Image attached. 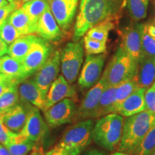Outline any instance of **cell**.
<instances>
[{
	"label": "cell",
	"instance_id": "obj_1",
	"mask_svg": "<svg viewBox=\"0 0 155 155\" xmlns=\"http://www.w3.org/2000/svg\"><path fill=\"white\" fill-rule=\"evenodd\" d=\"M125 0H81L73 32L75 42L95 25L111 19L119 12Z\"/></svg>",
	"mask_w": 155,
	"mask_h": 155
},
{
	"label": "cell",
	"instance_id": "obj_2",
	"mask_svg": "<svg viewBox=\"0 0 155 155\" xmlns=\"http://www.w3.org/2000/svg\"><path fill=\"white\" fill-rule=\"evenodd\" d=\"M154 124L155 114L147 110L126 117L117 150L131 155Z\"/></svg>",
	"mask_w": 155,
	"mask_h": 155
},
{
	"label": "cell",
	"instance_id": "obj_3",
	"mask_svg": "<svg viewBox=\"0 0 155 155\" xmlns=\"http://www.w3.org/2000/svg\"><path fill=\"white\" fill-rule=\"evenodd\" d=\"M124 121V116L116 113L101 117L94 124L92 140L102 148L113 152L121 141Z\"/></svg>",
	"mask_w": 155,
	"mask_h": 155
},
{
	"label": "cell",
	"instance_id": "obj_4",
	"mask_svg": "<svg viewBox=\"0 0 155 155\" xmlns=\"http://www.w3.org/2000/svg\"><path fill=\"white\" fill-rule=\"evenodd\" d=\"M138 68L139 64L120 45L108 63L101 77L107 86H116L134 78Z\"/></svg>",
	"mask_w": 155,
	"mask_h": 155
},
{
	"label": "cell",
	"instance_id": "obj_5",
	"mask_svg": "<svg viewBox=\"0 0 155 155\" xmlns=\"http://www.w3.org/2000/svg\"><path fill=\"white\" fill-rule=\"evenodd\" d=\"M94 127L92 119L81 120L65 131L58 145L71 155H79L91 142Z\"/></svg>",
	"mask_w": 155,
	"mask_h": 155
},
{
	"label": "cell",
	"instance_id": "obj_6",
	"mask_svg": "<svg viewBox=\"0 0 155 155\" xmlns=\"http://www.w3.org/2000/svg\"><path fill=\"white\" fill-rule=\"evenodd\" d=\"M83 42H68L61 53L62 75L68 82L73 83L78 76L83 63Z\"/></svg>",
	"mask_w": 155,
	"mask_h": 155
},
{
	"label": "cell",
	"instance_id": "obj_7",
	"mask_svg": "<svg viewBox=\"0 0 155 155\" xmlns=\"http://www.w3.org/2000/svg\"><path fill=\"white\" fill-rule=\"evenodd\" d=\"M51 50V46L48 41L38 38L22 62L27 78L35 73L45 63L52 53Z\"/></svg>",
	"mask_w": 155,
	"mask_h": 155
},
{
	"label": "cell",
	"instance_id": "obj_8",
	"mask_svg": "<svg viewBox=\"0 0 155 155\" xmlns=\"http://www.w3.org/2000/svg\"><path fill=\"white\" fill-rule=\"evenodd\" d=\"M106 59V55L104 53L87 55L78 80L81 88H92L100 80Z\"/></svg>",
	"mask_w": 155,
	"mask_h": 155
},
{
	"label": "cell",
	"instance_id": "obj_9",
	"mask_svg": "<svg viewBox=\"0 0 155 155\" xmlns=\"http://www.w3.org/2000/svg\"><path fill=\"white\" fill-rule=\"evenodd\" d=\"M75 104L71 98H65L44 111L48 125L55 128L70 123L75 119Z\"/></svg>",
	"mask_w": 155,
	"mask_h": 155
},
{
	"label": "cell",
	"instance_id": "obj_10",
	"mask_svg": "<svg viewBox=\"0 0 155 155\" xmlns=\"http://www.w3.org/2000/svg\"><path fill=\"white\" fill-rule=\"evenodd\" d=\"M61 69V52L55 50L50 54L41 68L35 73L33 78L39 88L47 96L49 88L53 81L58 78Z\"/></svg>",
	"mask_w": 155,
	"mask_h": 155
},
{
	"label": "cell",
	"instance_id": "obj_11",
	"mask_svg": "<svg viewBox=\"0 0 155 155\" xmlns=\"http://www.w3.org/2000/svg\"><path fill=\"white\" fill-rule=\"evenodd\" d=\"M50 9L62 30L72 25L76 14L78 0H48Z\"/></svg>",
	"mask_w": 155,
	"mask_h": 155
},
{
	"label": "cell",
	"instance_id": "obj_12",
	"mask_svg": "<svg viewBox=\"0 0 155 155\" xmlns=\"http://www.w3.org/2000/svg\"><path fill=\"white\" fill-rule=\"evenodd\" d=\"M106 81L101 77L90 90L87 92L81 102L79 108L76 110L75 120H85L94 119L97 105L103 91L106 88Z\"/></svg>",
	"mask_w": 155,
	"mask_h": 155
},
{
	"label": "cell",
	"instance_id": "obj_13",
	"mask_svg": "<svg viewBox=\"0 0 155 155\" xmlns=\"http://www.w3.org/2000/svg\"><path fill=\"white\" fill-rule=\"evenodd\" d=\"M144 24L132 25L122 32L121 45L127 53L139 64L141 57V33Z\"/></svg>",
	"mask_w": 155,
	"mask_h": 155
},
{
	"label": "cell",
	"instance_id": "obj_14",
	"mask_svg": "<svg viewBox=\"0 0 155 155\" xmlns=\"http://www.w3.org/2000/svg\"><path fill=\"white\" fill-rule=\"evenodd\" d=\"M23 102V104H18L10 111L2 115L4 124L12 134H19L26 124L31 105L28 102Z\"/></svg>",
	"mask_w": 155,
	"mask_h": 155
},
{
	"label": "cell",
	"instance_id": "obj_15",
	"mask_svg": "<svg viewBox=\"0 0 155 155\" xmlns=\"http://www.w3.org/2000/svg\"><path fill=\"white\" fill-rule=\"evenodd\" d=\"M48 129V124L44 121L39 108L34 106H30L26 124L20 133L21 134L25 136L34 142H38L43 138Z\"/></svg>",
	"mask_w": 155,
	"mask_h": 155
},
{
	"label": "cell",
	"instance_id": "obj_16",
	"mask_svg": "<svg viewBox=\"0 0 155 155\" xmlns=\"http://www.w3.org/2000/svg\"><path fill=\"white\" fill-rule=\"evenodd\" d=\"M36 33L46 41H58L63 37L62 30L52 14L50 7L39 18Z\"/></svg>",
	"mask_w": 155,
	"mask_h": 155
},
{
	"label": "cell",
	"instance_id": "obj_17",
	"mask_svg": "<svg viewBox=\"0 0 155 155\" xmlns=\"http://www.w3.org/2000/svg\"><path fill=\"white\" fill-rule=\"evenodd\" d=\"M19 98L44 111L47 96L42 94L34 78H27L18 86Z\"/></svg>",
	"mask_w": 155,
	"mask_h": 155
},
{
	"label": "cell",
	"instance_id": "obj_18",
	"mask_svg": "<svg viewBox=\"0 0 155 155\" xmlns=\"http://www.w3.org/2000/svg\"><path fill=\"white\" fill-rule=\"evenodd\" d=\"M71 84L63 75H59L53 81L48 92L44 111L56 103L65 98H73L75 96V90Z\"/></svg>",
	"mask_w": 155,
	"mask_h": 155
},
{
	"label": "cell",
	"instance_id": "obj_19",
	"mask_svg": "<svg viewBox=\"0 0 155 155\" xmlns=\"http://www.w3.org/2000/svg\"><path fill=\"white\" fill-rule=\"evenodd\" d=\"M146 88H139L131 94L116 108L114 113L124 117H129L141 112L147 111L144 94Z\"/></svg>",
	"mask_w": 155,
	"mask_h": 155
},
{
	"label": "cell",
	"instance_id": "obj_20",
	"mask_svg": "<svg viewBox=\"0 0 155 155\" xmlns=\"http://www.w3.org/2000/svg\"><path fill=\"white\" fill-rule=\"evenodd\" d=\"M7 19L22 35L36 33L37 25L31 21L28 14L23 10L22 7L15 9L12 12Z\"/></svg>",
	"mask_w": 155,
	"mask_h": 155
},
{
	"label": "cell",
	"instance_id": "obj_21",
	"mask_svg": "<svg viewBox=\"0 0 155 155\" xmlns=\"http://www.w3.org/2000/svg\"><path fill=\"white\" fill-rule=\"evenodd\" d=\"M38 37L34 35H21L8 48V55L19 62H22L32 45L36 41Z\"/></svg>",
	"mask_w": 155,
	"mask_h": 155
},
{
	"label": "cell",
	"instance_id": "obj_22",
	"mask_svg": "<svg viewBox=\"0 0 155 155\" xmlns=\"http://www.w3.org/2000/svg\"><path fill=\"white\" fill-rule=\"evenodd\" d=\"M139 88H148L155 81V58H147L139 63L136 75Z\"/></svg>",
	"mask_w": 155,
	"mask_h": 155
},
{
	"label": "cell",
	"instance_id": "obj_23",
	"mask_svg": "<svg viewBox=\"0 0 155 155\" xmlns=\"http://www.w3.org/2000/svg\"><path fill=\"white\" fill-rule=\"evenodd\" d=\"M0 73L12 78L19 83L27 79L22 62L9 55H3L0 58Z\"/></svg>",
	"mask_w": 155,
	"mask_h": 155
},
{
	"label": "cell",
	"instance_id": "obj_24",
	"mask_svg": "<svg viewBox=\"0 0 155 155\" xmlns=\"http://www.w3.org/2000/svg\"><path fill=\"white\" fill-rule=\"evenodd\" d=\"M115 91L116 86H106L104 89L97 105L94 119L101 118L107 114L114 113Z\"/></svg>",
	"mask_w": 155,
	"mask_h": 155
},
{
	"label": "cell",
	"instance_id": "obj_25",
	"mask_svg": "<svg viewBox=\"0 0 155 155\" xmlns=\"http://www.w3.org/2000/svg\"><path fill=\"white\" fill-rule=\"evenodd\" d=\"M35 142L30 140L25 136L21 134H12L10 142L7 145L12 155H28L32 150Z\"/></svg>",
	"mask_w": 155,
	"mask_h": 155
},
{
	"label": "cell",
	"instance_id": "obj_26",
	"mask_svg": "<svg viewBox=\"0 0 155 155\" xmlns=\"http://www.w3.org/2000/svg\"><path fill=\"white\" fill-rule=\"evenodd\" d=\"M49 7L48 0H31L23 3L22 9L28 14L32 22L37 25L39 18Z\"/></svg>",
	"mask_w": 155,
	"mask_h": 155
},
{
	"label": "cell",
	"instance_id": "obj_27",
	"mask_svg": "<svg viewBox=\"0 0 155 155\" xmlns=\"http://www.w3.org/2000/svg\"><path fill=\"white\" fill-rule=\"evenodd\" d=\"M19 84L15 85L0 96V115L2 116L19 104Z\"/></svg>",
	"mask_w": 155,
	"mask_h": 155
},
{
	"label": "cell",
	"instance_id": "obj_28",
	"mask_svg": "<svg viewBox=\"0 0 155 155\" xmlns=\"http://www.w3.org/2000/svg\"><path fill=\"white\" fill-rule=\"evenodd\" d=\"M137 89H139V86L136 76L129 80L124 81L116 86L115 91V110L124 101L127 99Z\"/></svg>",
	"mask_w": 155,
	"mask_h": 155
},
{
	"label": "cell",
	"instance_id": "obj_29",
	"mask_svg": "<svg viewBox=\"0 0 155 155\" xmlns=\"http://www.w3.org/2000/svg\"><path fill=\"white\" fill-rule=\"evenodd\" d=\"M114 28V23L111 21V19H108L91 28L86 32V36L106 43L110 31Z\"/></svg>",
	"mask_w": 155,
	"mask_h": 155
},
{
	"label": "cell",
	"instance_id": "obj_30",
	"mask_svg": "<svg viewBox=\"0 0 155 155\" xmlns=\"http://www.w3.org/2000/svg\"><path fill=\"white\" fill-rule=\"evenodd\" d=\"M150 0H125L129 15L134 21L144 19L147 15Z\"/></svg>",
	"mask_w": 155,
	"mask_h": 155
},
{
	"label": "cell",
	"instance_id": "obj_31",
	"mask_svg": "<svg viewBox=\"0 0 155 155\" xmlns=\"http://www.w3.org/2000/svg\"><path fill=\"white\" fill-rule=\"evenodd\" d=\"M155 150V124L131 155H150Z\"/></svg>",
	"mask_w": 155,
	"mask_h": 155
},
{
	"label": "cell",
	"instance_id": "obj_32",
	"mask_svg": "<svg viewBox=\"0 0 155 155\" xmlns=\"http://www.w3.org/2000/svg\"><path fill=\"white\" fill-rule=\"evenodd\" d=\"M147 58H155V39L149 35L144 24L141 33V57L139 62Z\"/></svg>",
	"mask_w": 155,
	"mask_h": 155
},
{
	"label": "cell",
	"instance_id": "obj_33",
	"mask_svg": "<svg viewBox=\"0 0 155 155\" xmlns=\"http://www.w3.org/2000/svg\"><path fill=\"white\" fill-rule=\"evenodd\" d=\"M83 46L87 55H98L106 52V43L85 36L83 38Z\"/></svg>",
	"mask_w": 155,
	"mask_h": 155
},
{
	"label": "cell",
	"instance_id": "obj_34",
	"mask_svg": "<svg viewBox=\"0 0 155 155\" xmlns=\"http://www.w3.org/2000/svg\"><path fill=\"white\" fill-rule=\"evenodd\" d=\"M22 35L9 22L8 19L0 27V38L7 45H11Z\"/></svg>",
	"mask_w": 155,
	"mask_h": 155
},
{
	"label": "cell",
	"instance_id": "obj_35",
	"mask_svg": "<svg viewBox=\"0 0 155 155\" xmlns=\"http://www.w3.org/2000/svg\"><path fill=\"white\" fill-rule=\"evenodd\" d=\"M22 5V1H19L15 2H9L7 5L0 7V27L6 22L11 13L13 12L15 9H18L19 6Z\"/></svg>",
	"mask_w": 155,
	"mask_h": 155
},
{
	"label": "cell",
	"instance_id": "obj_36",
	"mask_svg": "<svg viewBox=\"0 0 155 155\" xmlns=\"http://www.w3.org/2000/svg\"><path fill=\"white\" fill-rule=\"evenodd\" d=\"M144 99L147 111L155 114V81L150 88L146 89Z\"/></svg>",
	"mask_w": 155,
	"mask_h": 155
},
{
	"label": "cell",
	"instance_id": "obj_37",
	"mask_svg": "<svg viewBox=\"0 0 155 155\" xmlns=\"http://www.w3.org/2000/svg\"><path fill=\"white\" fill-rule=\"evenodd\" d=\"M17 84H19L18 81L8 75L0 73V96H2L11 87Z\"/></svg>",
	"mask_w": 155,
	"mask_h": 155
},
{
	"label": "cell",
	"instance_id": "obj_38",
	"mask_svg": "<svg viewBox=\"0 0 155 155\" xmlns=\"http://www.w3.org/2000/svg\"><path fill=\"white\" fill-rule=\"evenodd\" d=\"M12 134L9 132L2 121V116L0 115V144L7 147L10 142Z\"/></svg>",
	"mask_w": 155,
	"mask_h": 155
},
{
	"label": "cell",
	"instance_id": "obj_39",
	"mask_svg": "<svg viewBox=\"0 0 155 155\" xmlns=\"http://www.w3.org/2000/svg\"><path fill=\"white\" fill-rule=\"evenodd\" d=\"M45 155H71L66 150H65L63 147L59 145H56L53 149L45 153Z\"/></svg>",
	"mask_w": 155,
	"mask_h": 155
},
{
	"label": "cell",
	"instance_id": "obj_40",
	"mask_svg": "<svg viewBox=\"0 0 155 155\" xmlns=\"http://www.w3.org/2000/svg\"><path fill=\"white\" fill-rule=\"evenodd\" d=\"M45 153L44 152L43 149L42 147L40 146H35V145L32 150L30 151V152L29 153L28 155H45Z\"/></svg>",
	"mask_w": 155,
	"mask_h": 155
},
{
	"label": "cell",
	"instance_id": "obj_41",
	"mask_svg": "<svg viewBox=\"0 0 155 155\" xmlns=\"http://www.w3.org/2000/svg\"><path fill=\"white\" fill-rule=\"evenodd\" d=\"M8 51V46L7 44L4 41V40L0 38V57L5 55L6 53H7Z\"/></svg>",
	"mask_w": 155,
	"mask_h": 155
},
{
	"label": "cell",
	"instance_id": "obj_42",
	"mask_svg": "<svg viewBox=\"0 0 155 155\" xmlns=\"http://www.w3.org/2000/svg\"><path fill=\"white\" fill-rule=\"evenodd\" d=\"M146 28L148 32L149 35L152 36L153 38L155 39V25L154 24H148L146 23Z\"/></svg>",
	"mask_w": 155,
	"mask_h": 155
},
{
	"label": "cell",
	"instance_id": "obj_43",
	"mask_svg": "<svg viewBox=\"0 0 155 155\" xmlns=\"http://www.w3.org/2000/svg\"><path fill=\"white\" fill-rule=\"evenodd\" d=\"M83 155H106L104 153H103L100 151L95 150V149H92V150H88L86 152H85L83 153Z\"/></svg>",
	"mask_w": 155,
	"mask_h": 155
},
{
	"label": "cell",
	"instance_id": "obj_44",
	"mask_svg": "<svg viewBox=\"0 0 155 155\" xmlns=\"http://www.w3.org/2000/svg\"><path fill=\"white\" fill-rule=\"evenodd\" d=\"M0 155H12L7 147L0 144Z\"/></svg>",
	"mask_w": 155,
	"mask_h": 155
},
{
	"label": "cell",
	"instance_id": "obj_45",
	"mask_svg": "<svg viewBox=\"0 0 155 155\" xmlns=\"http://www.w3.org/2000/svg\"><path fill=\"white\" fill-rule=\"evenodd\" d=\"M111 155H131V154H127V153H125V152H113Z\"/></svg>",
	"mask_w": 155,
	"mask_h": 155
},
{
	"label": "cell",
	"instance_id": "obj_46",
	"mask_svg": "<svg viewBox=\"0 0 155 155\" xmlns=\"http://www.w3.org/2000/svg\"><path fill=\"white\" fill-rule=\"evenodd\" d=\"M8 3L9 2L7 1V0H0V7H3V6L5 5H7Z\"/></svg>",
	"mask_w": 155,
	"mask_h": 155
},
{
	"label": "cell",
	"instance_id": "obj_47",
	"mask_svg": "<svg viewBox=\"0 0 155 155\" xmlns=\"http://www.w3.org/2000/svg\"><path fill=\"white\" fill-rule=\"evenodd\" d=\"M7 1H8L9 2H15L20 1V0H7Z\"/></svg>",
	"mask_w": 155,
	"mask_h": 155
},
{
	"label": "cell",
	"instance_id": "obj_48",
	"mask_svg": "<svg viewBox=\"0 0 155 155\" xmlns=\"http://www.w3.org/2000/svg\"><path fill=\"white\" fill-rule=\"evenodd\" d=\"M151 2H152L153 6H154V7L155 8V0H151Z\"/></svg>",
	"mask_w": 155,
	"mask_h": 155
},
{
	"label": "cell",
	"instance_id": "obj_49",
	"mask_svg": "<svg viewBox=\"0 0 155 155\" xmlns=\"http://www.w3.org/2000/svg\"><path fill=\"white\" fill-rule=\"evenodd\" d=\"M28 1H31V0H22V2L25 3V2H28Z\"/></svg>",
	"mask_w": 155,
	"mask_h": 155
},
{
	"label": "cell",
	"instance_id": "obj_50",
	"mask_svg": "<svg viewBox=\"0 0 155 155\" xmlns=\"http://www.w3.org/2000/svg\"><path fill=\"white\" fill-rule=\"evenodd\" d=\"M150 155H155V150H154V152H153L152 153V154H151Z\"/></svg>",
	"mask_w": 155,
	"mask_h": 155
},
{
	"label": "cell",
	"instance_id": "obj_51",
	"mask_svg": "<svg viewBox=\"0 0 155 155\" xmlns=\"http://www.w3.org/2000/svg\"><path fill=\"white\" fill-rule=\"evenodd\" d=\"M153 24L155 25V15H154V23H153Z\"/></svg>",
	"mask_w": 155,
	"mask_h": 155
}]
</instances>
